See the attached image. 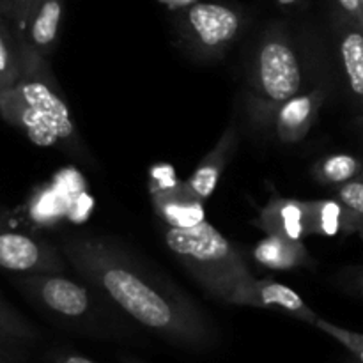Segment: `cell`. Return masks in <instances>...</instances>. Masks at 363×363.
Wrapping results in <instances>:
<instances>
[{
	"mask_svg": "<svg viewBox=\"0 0 363 363\" xmlns=\"http://www.w3.org/2000/svg\"><path fill=\"white\" fill-rule=\"evenodd\" d=\"M119 362L121 363H145L144 360L137 357H131V354H119Z\"/></svg>",
	"mask_w": 363,
	"mask_h": 363,
	"instance_id": "28",
	"label": "cell"
},
{
	"mask_svg": "<svg viewBox=\"0 0 363 363\" xmlns=\"http://www.w3.org/2000/svg\"><path fill=\"white\" fill-rule=\"evenodd\" d=\"M9 16V0H0V18L7 20Z\"/></svg>",
	"mask_w": 363,
	"mask_h": 363,
	"instance_id": "27",
	"label": "cell"
},
{
	"mask_svg": "<svg viewBox=\"0 0 363 363\" xmlns=\"http://www.w3.org/2000/svg\"><path fill=\"white\" fill-rule=\"evenodd\" d=\"M308 234L319 238L358 236V223L353 213L339 199L307 201Z\"/></svg>",
	"mask_w": 363,
	"mask_h": 363,
	"instance_id": "15",
	"label": "cell"
},
{
	"mask_svg": "<svg viewBox=\"0 0 363 363\" xmlns=\"http://www.w3.org/2000/svg\"><path fill=\"white\" fill-rule=\"evenodd\" d=\"M357 124H358V126H360L362 130H363V113H362V116L358 117V119H357Z\"/></svg>",
	"mask_w": 363,
	"mask_h": 363,
	"instance_id": "30",
	"label": "cell"
},
{
	"mask_svg": "<svg viewBox=\"0 0 363 363\" xmlns=\"http://www.w3.org/2000/svg\"><path fill=\"white\" fill-rule=\"evenodd\" d=\"M0 337L16 344H30L41 337L39 330L0 298Z\"/></svg>",
	"mask_w": 363,
	"mask_h": 363,
	"instance_id": "19",
	"label": "cell"
},
{
	"mask_svg": "<svg viewBox=\"0 0 363 363\" xmlns=\"http://www.w3.org/2000/svg\"><path fill=\"white\" fill-rule=\"evenodd\" d=\"M339 284L347 293L363 298V266H353V268L344 269L339 275Z\"/></svg>",
	"mask_w": 363,
	"mask_h": 363,
	"instance_id": "22",
	"label": "cell"
},
{
	"mask_svg": "<svg viewBox=\"0 0 363 363\" xmlns=\"http://www.w3.org/2000/svg\"><path fill=\"white\" fill-rule=\"evenodd\" d=\"M23 73V48L13 25L0 18V85L13 87Z\"/></svg>",
	"mask_w": 363,
	"mask_h": 363,
	"instance_id": "17",
	"label": "cell"
},
{
	"mask_svg": "<svg viewBox=\"0 0 363 363\" xmlns=\"http://www.w3.org/2000/svg\"><path fill=\"white\" fill-rule=\"evenodd\" d=\"M152 204L169 227H194L206 220L204 201L195 197L186 183L156 188L152 191Z\"/></svg>",
	"mask_w": 363,
	"mask_h": 363,
	"instance_id": "13",
	"label": "cell"
},
{
	"mask_svg": "<svg viewBox=\"0 0 363 363\" xmlns=\"http://www.w3.org/2000/svg\"><path fill=\"white\" fill-rule=\"evenodd\" d=\"M14 286L43 311L94 335L110 333V325L92 296V287L62 277V273L20 275Z\"/></svg>",
	"mask_w": 363,
	"mask_h": 363,
	"instance_id": "5",
	"label": "cell"
},
{
	"mask_svg": "<svg viewBox=\"0 0 363 363\" xmlns=\"http://www.w3.org/2000/svg\"><path fill=\"white\" fill-rule=\"evenodd\" d=\"M357 363H360V362H357Z\"/></svg>",
	"mask_w": 363,
	"mask_h": 363,
	"instance_id": "32",
	"label": "cell"
},
{
	"mask_svg": "<svg viewBox=\"0 0 363 363\" xmlns=\"http://www.w3.org/2000/svg\"><path fill=\"white\" fill-rule=\"evenodd\" d=\"M254 225L264 234L303 241L308 238V206L307 201L272 197L262 206Z\"/></svg>",
	"mask_w": 363,
	"mask_h": 363,
	"instance_id": "11",
	"label": "cell"
},
{
	"mask_svg": "<svg viewBox=\"0 0 363 363\" xmlns=\"http://www.w3.org/2000/svg\"><path fill=\"white\" fill-rule=\"evenodd\" d=\"M163 240L202 289L223 303L238 286L254 279L240 252L206 220L194 227H169Z\"/></svg>",
	"mask_w": 363,
	"mask_h": 363,
	"instance_id": "3",
	"label": "cell"
},
{
	"mask_svg": "<svg viewBox=\"0 0 363 363\" xmlns=\"http://www.w3.org/2000/svg\"><path fill=\"white\" fill-rule=\"evenodd\" d=\"M64 0H39L18 30L21 46L35 55L48 59L59 38Z\"/></svg>",
	"mask_w": 363,
	"mask_h": 363,
	"instance_id": "10",
	"label": "cell"
},
{
	"mask_svg": "<svg viewBox=\"0 0 363 363\" xmlns=\"http://www.w3.org/2000/svg\"><path fill=\"white\" fill-rule=\"evenodd\" d=\"M50 363H96L84 354L73 353V351H53L48 357Z\"/></svg>",
	"mask_w": 363,
	"mask_h": 363,
	"instance_id": "26",
	"label": "cell"
},
{
	"mask_svg": "<svg viewBox=\"0 0 363 363\" xmlns=\"http://www.w3.org/2000/svg\"><path fill=\"white\" fill-rule=\"evenodd\" d=\"M337 4H339L340 11H342V18L360 25L363 28V11L360 0H337Z\"/></svg>",
	"mask_w": 363,
	"mask_h": 363,
	"instance_id": "25",
	"label": "cell"
},
{
	"mask_svg": "<svg viewBox=\"0 0 363 363\" xmlns=\"http://www.w3.org/2000/svg\"><path fill=\"white\" fill-rule=\"evenodd\" d=\"M60 250L92 291L147 332L191 351L218 344L220 332L213 319L123 245L108 238L71 236L60 243Z\"/></svg>",
	"mask_w": 363,
	"mask_h": 363,
	"instance_id": "1",
	"label": "cell"
},
{
	"mask_svg": "<svg viewBox=\"0 0 363 363\" xmlns=\"http://www.w3.org/2000/svg\"><path fill=\"white\" fill-rule=\"evenodd\" d=\"M184 28L197 52L222 53L241 30V16L233 7L216 2L194 4L184 14Z\"/></svg>",
	"mask_w": 363,
	"mask_h": 363,
	"instance_id": "6",
	"label": "cell"
},
{
	"mask_svg": "<svg viewBox=\"0 0 363 363\" xmlns=\"http://www.w3.org/2000/svg\"><path fill=\"white\" fill-rule=\"evenodd\" d=\"M238 142H240L238 126L230 123L222 133L220 140L216 142L215 147L199 163L194 174L184 181L195 197L201 199V201H208L215 194V188L218 184L220 177H222L223 170H225L227 163L230 162V158L236 152Z\"/></svg>",
	"mask_w": 363,
	"mask_h": 363,
	"instance_id": "12",
	"label": "cell"
},
{
	"mask_svg": "<svg viewBox=\"0 0 363 363\" xmlns=\"http://www.w3.org/2000/svg\"><path fill=\"white\" fill-rule=\"evenodd\" d=\"M315 328L321 330L323 333H326L328 337H332L333 340H337L339 344H342L354 358L357 362L363 363V333L351 332V330L340 328V326L333 325V323L326 321V319L319 318L315 323Z\"/></svg>",
	"mask_w": 363,
	"mask_h": 363,
	"instance_id": "21",
	"label": "cell"
},
{
	"mask_svg": "<svg viewBox=\"0 0 363 363\" xmlns=\"http://www.w3.org/2000/svg\"><path fill=\"white\" fill-rule=\"evenodd\" d=\"M0 268L20 275L64 273L66 257L62 250L28 234L0 229Z\"/></svg>",
	"mask_w": 363,
	"mask_h": 363,
	"instance_id": "7",
	"label": "cell"
},
{
	"mask_svg": "<svg viewBox=\"0 0 363 363\" xmlns=\"http://www.w3.org/2000/svg\"><path fill=\"white\" fill-rule=\"evenodd\" d=\"M277 2H279L280 6H293V4H296L298 0H277Z\"/></svg>",
	"mask_w": 363,
	"mask_h": 363,
	"instance_id": "29",
	"label": "cell"
},
{
	"mask_svg": "<svg viewBox=\"0 0 363 363\" xmlns=\"http://www.w3.org/2000/svg\"><path fill=\"white\" fill-rule=\"evenodd\" d=\"M339 55L350 92L363 105V28L344 18Z\"/></svg>",
	"mask_w": 363,
	"mask_h": 363,
	"instance_id": "16",
	"label": "cell"
},
{
	"mask_svg": "<svg viewBox=\"0 0 363 363\" xmlns=\"http://www.w3.org/2000/svg\"><path fill=\"white\" fill-rule=\"evenodd\" d=\"M325 103V91L314 89L307 94H296L287 99L275 113V131L282 144H296L308 135L318 121Z\"/></svg>",
	"mask_w": 363,
	"mask_h": 363,
	"instance_id": "9",
	"label": "cell"
},
{
	"mask_svg": "<svg viewBox=\"0 0 363 363\" xmlns=\"http://www.w3.org/2000/svg\"><path fill=\"white\" fill-rule=\"evenodd\" d=\"M25 360L21 344L0 337V363H20Z\"/></svg>",
	"mask_w": 363,
	"mask_h": 363,
	"instance_id": "24",
	"label": "cell"
},
{
	"mask_svg": "<svg viewBox=\"0 0 363 363\" xmlns=\"http://www.w3.org/2000/svg\"><path fill=\"white\" fill-rule=\"evenodd\" d=\"M4 91V89H2V85H0V92H2Z\"/></svg>",
	"mask_w": 363,
	"mask_h": 363,
	"instance_id": "31",
	"label": "cell"
},
{
	"mask_svg": "<svg viewBox=\"0 0 363 363\" xmlns=\"http://www.w3.org/2000/svg\"><path fill=\"white\" fill-rule=\"evenodd\" d=\"M225 303L238 305V307L254 308H273L291 318H296L307 325L314 326L319 315L301 300L300 294L284 284L275 282L273 279H250L238 286L233 291Z\"/></svg>",
	"mask_w": 363,
	"mask_h": 363,
	"instance_id": "8",
	"label": "cell"
},
{
	"mask_svg": "<svg viewBox=\"0 0 363 363\" xmlns=\"http://www.w3.org/2000/svg\"><path fill=\"white\" fill-rule=\"evenodd\" d=\"M335 197L350 208L358 223V236L363 240V172L354 179L335 186Z\"/></svg>",
	"mask_w": 363,
	"mask_h": 363,
	"instance_id": "20",
	"label": "cell"
},
{
	"mask_svg": "<svg viewBox=\"0 0 363 363\" xmlns=\"http://www.w3.org/2000/svg\"><path fill=\"white\" fill-rule=\"evenodd\" d=\"M255 262L262 268L275 272H293V269H311L315 266L311 250L303 241L289 240V238L266 234L252 250Z\"/></svg>",
	"mask_w": 363,
	"mask_h": 363,
	"instance_id": "14",
	"label": "cell"
},
{
	"mask_svg": "<svg viewBox=\"0 0 363 363\" xmlns=\"http://www.w3.org/2000/svg\"><path fill=\"white\" fill-rule=\"evenodd\" d=\"M363 172V162L353 155L337 152V155L325 156L312 167V177L318 183L328 186H340L347 181L354 179Z\"/></svg>",
	"mask_w": 363,
	"mask_h": 363,
	"instance_id": "18",
	"label": "cell"
},
{
	"mask_svg": "<svg viewBox=\"0 0 363 363\" xmlns=\"http://www.w3.org/2000/svg\"><path fill=\"white\" fill-rule=\"evenodd\" d=\"M301 84L303 73L293 43L279 27L272 28L259 43L248 71V98L255 119H275L280 105L300 94Z\"/></svg>",
	"mask_w": 363,
	"mask_h": 363,
	"instance_id": "4",
	"label": "cell"
},
{
	"mask_svg": "<svg viewBox=\"0 0 363 363\" xmlns=\"http://www.w3.org/2000/svg\"><path fill=\"white\" fill-rule=\"evenodd\" d=\"M0 116L34 144L85 158L69 105L50 69L48 59L23 48V73L13 87L0 92Z\"/></svg>",
	"mask_w": 363,
	"mask_h": 363,
	"instance_id": "2",
	"label": "cell"
},
{
	"mask_svg": "<svg viewBox=\"0 0 363 363\" xmlns=\"http://www.w3.org/2000/svg\"><path fill=\"white\" fill-rule=\"evenodd\" d=\"M38 2L39 0H9V16H7V21L13 25L14 30H18L25 23V20H27L28 14L32 13V9H34Z\"/></svg>",
	"mask_w": 363,
	"mask_h": 363,
	"instance_id": "23",
	"label": "cell"
}]
</instances>
